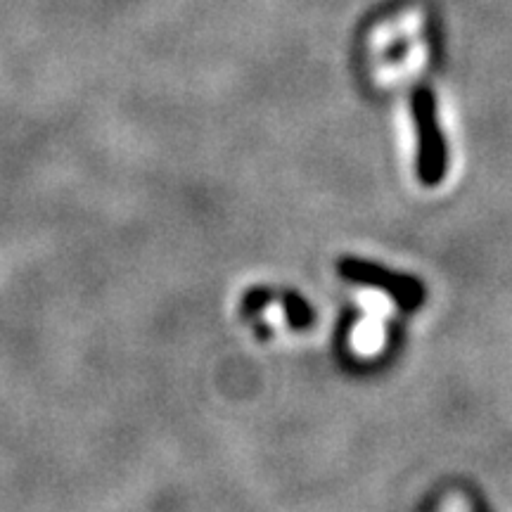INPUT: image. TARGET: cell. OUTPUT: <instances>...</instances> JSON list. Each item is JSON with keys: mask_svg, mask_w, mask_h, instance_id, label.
Returning a JSON list of instances; mask_svg holds the SVG:
<instances>
[{"mask_svg": "<svg viewBox=\"0 0 512 512\" xmlns=\"http://www.w3.org/2000/svg\"><path fill=\"white\" fill-rule=\"evenodd\" d=\"M413 119L418 126V176L425 185H437L446 174V147L441 138L437 105L427 88H415L413 93Z\"/></svg>", "mask_w": 512, "mask_h": 512, "instance_id": "6da1fadb", "label": "cell"}, {"mask_svg": "<svg viewBox=\"0 0 512 512\" xmlns=\"http://www.w3.org/2000/svg\"><path fill=\"white\" fill-rule=\"evenodd\" d=\"M339 273H342L344 278L356 280V283L380 287V290L392 294V297L399 299V302L403 306H408V309H411V306H420V302H422L420 283L406 278V275L389 273L380 266L363 264V261H354V259L342 261V264H339Z\"/></svg>", "mask_w": 512, "mask_h": 512, "instance_id": "7a4b0ae2", "label": "cell"}, {"mask_svg": "<svg viewBox=\"0 0 512 512\" xmlns=\"http://www.w3.org/2000/svg\"><path fill=\"white\" fill-rule=\"evenodd\" d=\"M285 313L287 318H290V323L294 328H302L311 320V313L306 309L304 302L299 297H294V294H285Z\"/></svg>", "mask_w": 512, "mask_h": 512, "instance_id": "3957f363", "label": "cell"}, {"mask_svg": "<svg viewBox=\"0 0 512 512\" xmlns=\"http://www.w3.org/2000/svg\"><path fill=\"white\" fill-rule=\"evenodd\" d=\"M268 299H271V294L266 290H252L247 292L245 297H242V313L245 316H254V313H259L264 306L268 304Z\"/></svg>", "mask_w": 512, "mask_h": 512, "instance_id": "277c9868", "label": "cell"}]
</instances>
